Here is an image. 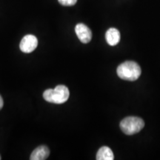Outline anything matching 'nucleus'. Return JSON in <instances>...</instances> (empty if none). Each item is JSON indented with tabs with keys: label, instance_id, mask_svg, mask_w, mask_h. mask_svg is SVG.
<instances>
[{
	"label": "nucleus",
	"instance_id": "1",
	"mask_svg": "<svg viewBox=\"0 0 160 160\" xmlns=\"http://www.w3.org/2000/svg\"><path fill=\"white\" fill-rule=\"evenodd\" d=\"M117 72L120 79L127 81H135L139 78L142 70L135 62L127 61L118 66Z\"/></svg>",
	"mask_w": 160,
	"mask_h": 160
},
{
	"label": "nucleus",
	"instance_id": "2",
	"mask_svg": "<svg viewBox=\"0 0 160 160\" xmlns=\"http://www.w3.org/2000/svg\"><path fill=\"white\" fill-rule=\"evenodd\" d=\"M70 97L69 90L65 85H60L54 89H48L44 92L43 98L45 101L53 104H63Z\"/></svg>",
	"mask_w": 160,
	"mask_h": 160
},
{
	"label": "nucleus",
	"instance_id": "3",
	"mask_svg": "<svg viewBox=\"0 0 160 160\" xmlns=\"http://www.w3.org/2000/svg\"><path fill=\"white\" fill-rule=\"evenodd\" d=\"M145 126L143 119L137 117H128L120 122V128L126 135H133L139 133Z\"/></svg>",
	"mask_w": 160,
	"mask_h": 160
},
{
	"label": "nucleus",
	"instance_id": "4",
	"mask_svg": "<svg viewBox=\"0 0 160 160\" xmlns=\"http://www.w3.org/2000/svg\"><path fill=\"white\" fill-rule=\"evenodd\" d=\"M38 39L35 36L28 34L23 37L20 42V50L24 53H31L37 48Z\"/></svg>",
	"mask_w": 160,
	"mask_h": 160
},
{
	"label": "nucleus",
	"instance_id": "5",
	"mask_svg": "<svg viewBox=\"0 0 160 160\" xmlns=\"http://www.w3.org/2000/svg\"><path fill=\"white\" fill-rule=\"evenodd\" d=\"M75 32L81 42L87 44L92 39V32L87 25L82 23L77 24L75 28Z\"/></svg>",
	"mask_w": 160,
	"mask_h": 160
},
{
	"label": "nucleus",
	"instance_id": "6",
	"mask_svg": "<svg viewBox=\"0 0 160 160\" xmlns=\"http://www.w3.org/2000/svg\"><path fill=\"white\" fill-rule=\"evenodd\" d=\"M50 155L48 148L45 145H41L37 147L32 152L30 159L31 160H45L48 159Z\"/></svg>",
	"mask_w": 160,
	"mask_h": 160
},
{
	"label": "nucleus",
	"instance_id": "7",
	"mask_svg": "<svg viewBox=\"0 0 160 160\" xmlns=\"http://www.w3.org/2000/svg\"><path fill=\"white\" fill-rule=\"evenodd\" d=\"M105 38L108 45L111 46L117 45L120 41L119 31L114 28H111L106 32Z\"/></svg>",
	"mask_w": 160,
	"mask_h": 160
},
{
	"label": "nucleus",
	"instance_id": "8",
	"mask_svg": "<svg viewBox=\"0 0 160 160\" xmlns=\"http://www.w3.org/2000/svg\"><path fill=\"white\" fill-rule=\"evenodd\" d=\"M114 159L113 151L107 146H103L97 152V160H113Z\"/></svg>",
	"mask_w": 160,
	"mask_h": 160
},
{
	"label": "nucleus",
	"instance_id": "9",
	"mask_svg": "<svg viewBox=\"0 0 160 160\" xmlns=\"http://www.w3.org/2000/svg\"><path fill=\"white\" fill-rule=\"evenodd\" d=\"M62 5L64 6H73L76 5L77 0H58Z\"/></svg>",
	"mask_w": 160,
	"mask_h": 160
},
{
	"label": "nucleus",
	"instance_id": "10",
	"mask_svg": "<svg viewBox=\"0 0 160 160\" xmlns=\"http://www.w3.org/2000/svg\"><path fill=\"white\" fill-rule=\"evenodd\" d=\"M3 105H4V102H3V99L2 98L1 95H0V110L3 108Z\"/></svg>",
	"mask_w": 160,
	"mask_h": 160
},
{
	"label": "nucleus",
	"instance_id": "11",
	"mask_svg": "<svg viewBox=\"0 0 160 160\" xmlns=\"http://www.w3.org/2000/svg\"><path fill=\"white\" fill-rule=\"evenodd\" d=\"M0 159H1V157H0Z\"/></svg>",
	"mask_w": 160,
	"mask_h": 160
}]
</instances>
